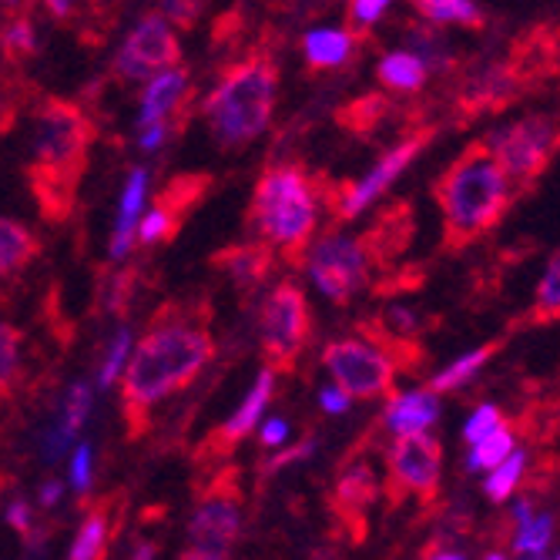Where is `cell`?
<instances>
[{
	"label": "cell",
	"mask_w": 560,
	"mask_h": 560,
	"mask_svg": "<svg viewBox=\"0 0 560 560\" xmlns=\"http://www.w3.org/2000/svg\"><path fill=\"white\" fill-rule=\"evenodd\" d=\"M215 355V342L198 326H162L151 329L131 352L125 370V406L148 410L178 389H185Z\"/></svg>",
	"instance_id": "obj_1"
},
{
	"label": "cell",
	"mask_w": 560,
	"mask_h": 560,
	"mask_svg": "<svg viewBox=\"0 0 560 560\" xmlns=\"http://www.w3.org/2000/svg\"><path fill=\"white\" fill-rule=\"evenodd\" d=\"M436 198L446 222V238L453 245H464L483 235L503 215L506 198H511V175L490 148H474L440 182Z\"/></svg>",
	"instance_id": "obj_2"
},
{
	"label": "cell",
	"mask_w": 560,
	"mask_h": 560,
	"mask_svg": "<svg viewBox=\"0 0 560 560\" xmlns=\"http://www.w3.org/2000/svg\"><path fill=\"white\" fill-rule=\"evenodd\" d=\"M279 74L266 58L232 68L206 97V125L222 148H242L256 141L276 108Z\"/></svg>",
	"instance_id": "obj_3"
},
{
	"label": "cell",
	"mask_w": 560,
	"mask_h": 560,
	"mask_svg": "<svg viewBox=\"0 0 560 560\" xmlns=\"http://www.w3.org/2000/svg\"><path fill=\"white\" fill-rule=\"evenodd\" d=\"M252 225L282 248H302L316 229V191L299 168L279 165L266 172L252 198Z\"/></svg>",
	"instance_id": "obj_4"
},
{
	"label": "cell",
	"mask_w": 560,
	"mask_h": 560,
	"mask_svg": "<svg viewBox=\"0 0 560 560\" xmlns=\"http://www.w3.org/2000/svg\"><path fill=\"white\" fill-rule=\"evenodd\" d=\"M88 141H91V128L78 108L55 101V105H47L40 112L34 128V175L44 178V185H37L44 212L50 206V198L74 185L84 165Z\"/></svg>",
	"instance_id": "obj_5"
},
{
	"label": "cell",
	"mask_w": 560,
	"mask_h": 560,
	"mask_svg": "<svg viewBox=\"0 0 560 560\" xmlns=\"http://www.w3.org/2000/svg\"><path fill=\"white\" fill-rule=\"evenodd\" d=\"M305 272H310L313 285L329 302L342 305L366 282V248L360 238L342 235V232H329L310 245Z\"/></svg>",
	"instance_id": "obj_6"
},
{
	"label": "cell",
	"mask_w": 560,
	"mask_h": 560,
	"mask_svg": "<svg viewBox=\"0 0 560 560\" xmlns=\"http://www.w3.org/2000/svg\"><path fill=\"white\" fill-rule=\"evenodd\" d=\"M323 363H326L332 383H339L352 399H376V396L389 393L393 380H396V366L386 355V349H380L376 342H366V339L329 342L323 352Z\"/></svg>",
	"instance_id": "obj_7"
},
{
	"label": "cell",
	"mask_w": 560,
	"mask_h": 560,
	"mask_svg": "<svg viewBox=\"0 0 560 560\" xmlns=\"http://www.w3.org/2000/svg\"><path fill=\"white\" fill-rule=\"evenodd\" d=\"M182 58L175 37V24L165 14H148L135 24L128 40L121 44L115 71L128 81H151L159 71L172 68Z\"/></svg>",
	"instance_id": "obj_8"
},
{
	"label": "cell",
	"mask_w": 560,
	"mask_h": 560,
	"mask_svg": "<svg viewBox=\"0 0 560 560\" xmlns=\"http://www.w3.org/2000/svg\"><path fill=\"white\" fill-rule=\"evenodd\" d=\"M259 329L272 363H289L292 355H299L305 336H310V302H305L299 285L282 282L269 292L259 316Z\"/></svg>",
	"instance_id": "obj_9"
},
{
	"label": "cell",
	"mask_w": 560,
	"mask_h": 560,
	"mask_svg": "<svg viewBox=\"0 0 560 560\" xmlns=\"http://www.w3.org/2000/svg\"><path fill=\"white\" fill-rule=\"evenodd\" d=\"M490 151H493L497 162L506 168V175H511V178H530L550 159V151H553V128H550L547 118L514 121V125H506L503 131L493 135Z\"/></svg>",
	"instance_id": "obj_10"
},
{
	"label": "cell",
	"mask_w": 560,
	"mask_h": 560,
	"mask_svg": "<svg viewBox=\"0 0 560 560\" xmlns=\"http://www.w3.org/2000/svg\"><path fill=\"white\" fill-rule=\"evenodd\" d=\"M242 530V506L232 493H215L188 521V557L219 560L232 553Z\"/></svg>",
	"instance_id": "obj_11"
},
{
	"label": "cell",
	"mask_w": 560,
	"mask_h": 560,
	"mask_svg": "<svg viewBox=\"0 0 560 560\" xmlns=\"http://www.w3.org/2000/svg\"><path fill=\"white\" fill-rule=\"evenodd\" d=\"M389 477L396 487L430 497L440 487V470H443V446L430 433H406L396 436L389 446Z\"/></svg>",
	"instance_id": "obj_12"
},
{
	"label": "cell",
	"mask_w": 560,
	"mask_h": 560,
	"mask_svg": "<svg viewBox=\"0 0 560 560\" xmlns=\"http://www.w3.org/2000/svg\"><path fill=\"white\" fill-rule=\"evenodd\" d=\"M427 141L423 138H410V141H402V144H396L393 151H386V155L355 182L346 195H342V201H339V215L342 219H355V215H363L373 201L380 198V195H386V188L406 172V165H410L417 155H420V148H423Z\"/></svg>",
	"instance_id": "obj_13"
},
{
	"label": "cell",
	"mask_w": 560,
	"mask_h": 560,
	"mask_svg": "<svg viewBox=\"0 0 560 560\" xmlns=\"http://www.w3.org/2000/svg\"><path fill=\"white\" fill-rule=\"evenodd\" d=\"M386 427L396 433V436H406V433H427L436 420H440V399H436V389H406V393H396L389 396L386 402V413H383Z\"/></svg>",
	"instance_id": "obj_14"
},
{
	"label": "cell",
	"mask_w": 560,
	"mask_h": 560,
	"mask_svg": "<svg viewBox=\"0 0 560 560\" xmlns=\"http://www.w3.org/2000/svg\"><path fill=\"white\" fill-rule=\"evenodd\" d=\"M144 195H148V172L135 168L121 188L118 219H115V232H112V259H125L131 252V245L138 238V225L144 219Z\"/></svg>",
	"instance_id": "obj_15"
},
{
	"label": "cell",
	"mask_w": 560,
	"mask_h": 560,
	"mask_svg": "<svg viewBox=\"0 0 560 560\" xmlns=\"http://www.w3.org/2000/svg\"><path fill=\"white\" fill-rule=\"evenodd\" d=\"M188 94V74L178 71L175 65L159 71L151 81H144V94L138 105V128L168 121V115L182 105V97Z\"/></svg>",
	"instance_id": "obj_16"
},
{
	"label": "cell",
	"mask_w": 560,
	"mask_h": 560,
	"mask_svg": "<svg viewBox=\"0 0 560 560\" xmlns=\"http://www.w3.org/2000/svg\"><path fill=\"white\" fill-rule=\"evenodd\" d=\"M272 393H276V370L266 366L256 383H252V389L245 393V399L238 402V410L225 420V427L219 430V440L222 443H238L242 436H248L252 430H256L262 423V413L266 406L272 402Z\"/></svg>",
	"instance_id": "obj_17"
},
{
	"label": "cell",
	"mask_w": 560,
	"mask_h": 560,
	"mask_svg": "<svg viewBox=\"0 0 560 560\" xmlns=\"http://www.w3.org/2000/svg\"><path fill=\"white\" fill-rule=\"evenodd\" d=\"M91 417V389L84 383H74L65 396V406H61V420L58 427L47 433L44 440V453L50 460H58V456L71 453L74 450V436L81 433V427L88 423Z\"/></svg>",
	"instance_id": "obj_18"
},
{
	"label": "cell",
	"mask_w": 560,
	"mask_h": 560,
	"mask_svg": "<svg viewBox=\"0 0 560 560\" xmlns=\"http://www.w3.org/2000/svg\"><path fill=\"white\" fill-rule=\"evenodd\" d=\"M430 65L420 50H389L380 61V81L393 91H420Z\"/></svg>",
	"instance_id": "obj_19"
},
{
	"label": "cell",
	"mask_w": 560,
	"mask_h": 560,
	"mask_svg": "<svg viewBox=\"0 0 560 560\" xmlns=\"http://www.w3.org/2000/svg\"><path fill=\"white\" fill-rule=\"evenodd\" d=\"M305 61L313 68H339L352 55V34L346 27H316L305 34Z\"/></svg>",
	"instance_id": "obj_20"
},
{
	"label": "cell",
	"mask_w": 560,
	"mask_h": 560,
	"mask_svg": "<svg viewBox=\"0 0 560 560\" xmlns=\"http://www.w3.org/2000/svg\"><path fill=\"white\" fill-rule=\"evenodd\" d=\"M225 272L232 276V282L238 285H256L266 279L269 269V248L266 245H242V248H229V256H222Z\"/></svg>",
	"instance_id": "obj_21"
},
{
	"label": "cell",
	"mask_w": 560,
	"mask_h": 560,
	"mask_svg": "<svg viewBox=\"0 0 560 560\" xmlns=\"http://www.w3.org/2000/svg\"><path fill=\"white\" fill-rule=\"evenodd\" d=\"M34 252H37L34 235L21 222L4 219V225H0V269H4V276L27 266L34 259Z\"/></svg>",
	"instance_id": "obj_22"
},
{
	"label": "cell",
	"mask_w": 560,
	"mask_h": 560,
	"mask_svg": "<svg viewBox=\"0 0 560 560\" xmlns=\"http://www.w3.org/2000/svg\"><path fill=\"white\" fill-rule=\"evenodd\" d=\"M517 446H514V430L500 423L493 433L480 436L477 443H470V456H467V467L470 470H493L497 464H503L506 456H511Z\"/></svg>",
	"instance_id": "obj_23"
},
{
	"label": "cell",
	"mask_w": 560,
	"mask_h": 560,
	"mask_svg": "<svg viewBox=\"0 0 560 560\" xmlns=\"http://www.w3.org/2000/svg\"><path fill=\"white\" fill-rule=\"evenodd\" d=\"M413 8L433 21V24H464V27H477L483 18H480V8L474 0H413Z\"/></svg>",
	"instance_id": "obj_24"
},
{
	"label": "cell",
	"mask_w": 560,
	"mask_h": 560,
	"mask_svg": "<svg viewBox=\"0 0 560 560\" xmlns=\"http://www.w3.org/2000/svg\"><path fill=\"white\" fill-rule=\"evenodd\" d=\"M490 355H493V346H480V349H470L464 355H456V360L446 370H440L433 376V389L436 393H446V389H456V386L470 383V376H477L487 366Z\"/></svg>",
	"instance_id": "obj_25"
},
{
	"label": "cell",
	"mask_w": 560,
	"mask_h": 560,
	"mask_svg": "<svg viewBox=\"0 0 560 560\" xmlns=\"http://www.w3.org/2000/svg\"><path fill=\"white\" fill-rule=\"evenodd\" d=\"M524 467H527V453L524 450H514L503 464H497L493 470H487V480H483L487 497L497 500V503L511 497L517 490L521 477H524Z\"/></svg>",
	"instance_id": "obj_26"
},
{
	"label": "cell",
	"mask_w": 560,
	"mask_h": 560,
	"mask_svg": "<svg viewBox=\"0 0 560 560\" xmlns=\"http://www.w3.org/2000/svg\"><path fill=\"white\" fill-rule=\"evenodd\" d=\"M517 524V534H514V553L521 557H540L547 553L550 547V537H553V517L540 514V517H524V521H514Z\"/></svg>",
	"instance_id": "obj_27"
},
{
	"label": "cell",
	"mask_w": 560,
	"mask_h": 560,
	"mask_svg": "<svg viewBox=\"0 0 560 560\" xmlns=\"http://www.w3.org/2000/svg\"><path fill=\"white\" fill-rule=\"evenodd\" d=\"M131 352H135V339H131V329H118L105 349V360H101V370H97V383L101 386H115L118 380H125V370L131 363Z\"/></svg>",
	"instance_id": "obj_28"
},
{
	"label": "cell",
	"mask_w": 560,
	"mask_h": 560,
	"mask_svg": "<svg viewBox=\"0 0 560 560\" xmlns=\"http://www.w3.org/2000/svg\"><path fill=\"white\" fill-rule=\"evenodd\" d=\"M105 547H108V521H105V514H91V517H84L81 530L74 534L68 557L71 560H97V557H105Z\"/></svg>",
	"instance_id": "obj_29"
},
{
	"label": "cell",
	"mask_w": 560,
	"mask_h": 560,
	"mask_svg": "<svg viewBox=\"0 0 560 560\" xmlns=\"http://www.w3.org/2000/svg\"><path fill=\"white\" fill-rule=\"evenodd\" d=\"M376 497V477L370 467H352L342 480H339V500L349 511H363V506Z\"/></svg>",
	"instance_id": "obj_30"
},
{
	"label": "cell",
	"mask_w": 560,
	"mask_h": 560,
	"mask_svg": "<svg viewBox=\"0 0 560 560\" xmlns=\"http://www.w3.org/2000/svg\"><path fill=\"white\" fill-rule=\"evenodd\" d=\"M467 94L477 101V105H497V101H503L506 94H511V74H506L503 68H490L470 81Z\"/></svg>",
	"instance_id": "obj_31"
},
{
	"label": "cell",
	"mask_w": 560,
	"mask_h": 560,
	"mask_svg": "<svg viewBox=\"0 0 560 560\" xmlns=\"http://www.w3.org/2000/svg\"><path fill=\"white\" fill-rule=\"evenodd\" d=\"M537 316H560V252L547 262L537 285Z\"/></svg>",
	"instance_id": "obj_32"
},
{
	"label": "cell",
	"mask_w": 560,
	"mask_h": 560,
	"mask_svg": "<svg viewBox=\"0 0 560 560\" xmlns=\"http://www.w3.org/2000/svg\"><path fill=\"white\" fill-rule=\"evenodd\" d=\"M178 215L172 212V209H165L162 201L151 212H144V219H141V225H138V242H144V245H155V242H165L172 232H175V222Z\"/></svg>",
	"instance_id": "obj_33"
},
{
	"label": "cell",
	"mask_w": 560,
	"mask_h": 560,
	"mask_svg": "<svg viewBox=\"0 0 560 560\" xmlns=\"http://www.w3.org/2000/svg\"><path fill=\"white\" fill-rule=\"evenodd\" d=\"M159 8H162V14H165L175 27L191 31V27L201 21V14H206L209 0H159Z\"/></svg>",
	"instance_id": "obj_34"
},
{
	"label": "cell",
	"mask_w": 560,
	"mask_h": 560,
	"mask_svg": "<svg viewBox=\"0 0 560 560\" xmlns=\"http://www.w3.org/2000/svg\"><path fill=\"white\" fill-rule=\"evenodd\" d=\"M503 420H500V410H497V406H480V410L467 420V427H464V440L467 443H477L480 436H487V433H493L497 427H500Z\"/></svg>",
	"instance_id": "obj_35"
},
{
	"label": "cell",
	"mask_w": 560,
	"mask_h": 560,
	"mask_svg": "<svg viewBox=\"0 0 560 560\" xmlns=\"http://www.w3.org/2000/svg\"><path fill=\"white\" fill-rule=\"evenodd\" d=\"M91 460H94V456H91V446L88 443H81V446H74L71 450V487L74 490H88L91 487V477H94V467H91Z\"/></svg>",
	"instance_id": "obj_36"
},
{
	"label": "cell",
	"mask_w": 560,
	"mask_h": 560,
	"mask_svg": "<svg viewBox=\"0 0 560 560\" xmlns=\"http://www.w3.org/2000/svg\"><path fill=\"white\" fill-rule=\"evenodd\" d=\"M389 8V0H352V21L360 27H370L376 24Z\"/></svg>",
	"instance_id": "obj_37"
},
{
	"label": "cell",
	"mask_w": 560,
	"mask_h": 560,
	"mask_svg": "<svg viewBox=\"0 0 560 560\" xmlns=\"http://www.w3.org/2000/svg\"><path fill=\"white\" fill-rule=\"evenodd\" d=\"M313 450H316V443H313V440H302L299 446H285L282 453H276V456H272L269 470H282V467H292V464H302V460H310V456H313Z\"/></svg>",
	"instance_id": "obj_38"
},
{
	"label": "cell",
	"mask_w": 560,
	"mask_h": 560,
	"mask_svg": "<svg viewBox=\"0 0 560 560\" xmlns=\"http://www.w3.org/2000/svg\"><path fill=\"white\" fill-rule=\"evenodd\" d=\"M349 402H352V396L339 386V383H332V386H326V389H319V406L326 413H346L349 410Z\"/></svg>",
	"instance_id": "obj_39"
},
{
	"label": "cell",
	"mask_w": 560,
	"mask_h": 560,
	"mask_svg": "<svg viewBox=\"0 0 560 560\" xmlns=\"http://www.w3.org/2000/svg\"><path fill=\"white\" fill-rule=\"evenodd\" d=\"M168 138V121H155V125H144L138 135V148L141 151H159Z\"/></svg>",
	"instance_id": "obj_40"
},
{
	"label": "cell",
	"mask_w": 560,
	"mask_h": 560,
	"mask_svg": "<svg viewBox=\"0 0 560 560\" xmlns=\"http://www.w3.org/2000/svg\"><path fill=\"white\" fill-rule=\"evenodd\" d=\"M8 44L14 50H24V55H31V50H34V27H31V21H14L11 31H8Z\"/></svg>",
	"instance_id": "obj_41"
},
{
	"label": "cell",
	"mask_w": 560,
	"mask_h": 560,
	"mask_svg": "<svg viewBox=\"0 0 560 560\" xmlns=\"http://www.w3.org/2000/svg\"><path fill=\"white\" fill-rule=\"evenodd\" d=\"M266 446H285L289 443V423L285 420H279V417H272V420H266L262 423V436H259Z\"/></svg>",
	"instance_id": "obj_42"
},
{
	"label": "cell",
	"mask_w": 560,
	"mask_h": 560,
	"mask_svg": "<svg viewBox=\"0 0 560 560\" xmlns=\"http://www.w3.org/2000/svg\"><path fill=\"white\" fill-rule=\"evenodd\" d=\"M8 524H11L18 534H31V506H27L24 500L8 506Z\"/></svg>",
	"instance_id": "obj_43"
},
{
	"label": "cell",
	"mask_w": 560,
	"mask_h": 560,
	"mask_svg": "<svg viewBox=\"0 0 560 560\" xmlns=\"http://www.w3.org/2000/svg\"><path fill=\"white\" fill-rule=\"evenodd\" d=\"M0 352H4V383H11V370H14V332L11 326H4V336H0Z\"/></svg>",
	"instance_id": "obj_44"
},
{
	"label": "cell",
	"mask_w": 560,
	"mask_h": 560,
	"mask_svg": "<svg viewBox=\"0 0 560 560\" xmlns=\"http://www.w3.org/2000/svg\"><path fill=\"white\" fill-rule=\"evenodd\" d=\"M61 483L58 480H50V483H44L40 487V506H58V500H61Z\"/></svg>",
	"instance_id": "obj_45"
},
{
	"label": "cell",
	"mask_w": 560,
	"mask_h": 560,
	"mask_svg": "<svg viewBox=\"0 0 560 560\" xmlns=\"http://www.w3.org/2000/svg\"><path fill=\"white\" fill-rule=\"evenodd\" d=\"M389 323H393V326H402V332H417L413 316L406 313V310H399V305H396V310H389Z\"/></svg>",
	"instance_id": "obj_46"
},
{
	"label": "cell",
	"mask_w": 560,
	"mask_h": 560,
	"mask_svg": "<svg viewBox=\"0 0 560 560\" xmlns=\"http://www.w3.org/2000/svg\"><path fill=\"white\" fill-rule=\"evenodd\" d=\"M44 4H47V11L55 14V18H68L71 8H74V0H44Z\"/></svg>",
	"instance_id": "obj_47"
},
{
	"label": "cell",
	"mask_w": 560,
	"mask_h": 560,
	"mask_svg": "<svg viewBox=\"0 0 560 560\" xmlns=\"http://www.w3.org/2000/svg\"><path fill=\"white\" fill-rule=\"evenodd\" d=\"M557 557H560V550H557Z\"/></svg>",
	"instance_id": "obj_48"
}]
</instances>
